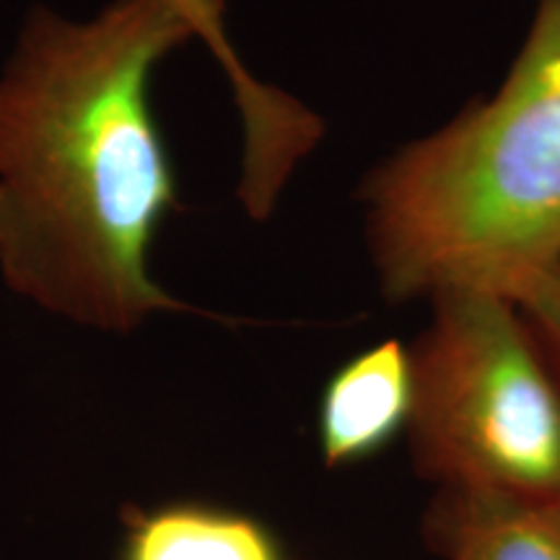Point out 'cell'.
I'll return each instance as SVG.
<instances>
[{
	"mask_svg": "<svg viewBox=\"0 0 560 560\" xmlns=\"http://www.w3.org/2000/svg\"><path fill=\"white\" fill-rule=\"evenodd\" d=\"M412 408L410 348L384 340L335 371L317 412L319 454L327 470L380 454L408 429Z\"/></svg>",
	"mask_w": 560,
	"mask_h": 560,
	"instance_id": "obj_5",
	"label": "cell"
},
{
	"mask_svg": "<svg viewBox=\"0 0 560 560\" xmlns=\"http://www.w3.org/2000/svg\"><path fill=\"white\" fill-rule=\"evenodd\" d=\"M192 24L195 39L226 73L242 120L240 200L255 221L270 219L299 164L317 149L325 125L296 96L262 83L244 66L226 26V0H174Z\"/></svg>",
	"mask_w": 560,
	"mask_h": 560,
	"instance_id": "obj_4",
	"label": "cell"
},
{
	"mask_svg": "<svg viewBox=\"0 0 560 560\" xmlns=\"http://www.w3.org/2000/svg\"><path fill=\"white\" fill-rule=\"evenodd\" d=\"M509 299L520 310L532 340L540 348L542 359L560 387V268L529 280Z\"/></svg>",
	"mask_w": 560,
	"mask_h": 560,
	"instance_id": "obj_8",
	"label": "cell"
},
{
	"mask_svg": "<svg viewBox=\"0 0 560 560\" xmlns=\"http://www.w3.org/2000/svg\"><path fill=\"white\" fill-rule=\"evenodd\" d=\"M120 560H285L262 522L208 503L125 506Z\"/></svg>",
	"mask_w": 560,
	"mask_h": 560,
	"instance_id": "obj_7",
	"label": "cell"
},
{
	"mask_svg": "<svg viewBox=\"0 0 560 560\" xmlns=\"http://www.w3.org/2000/svg\"><path fill=\"white\" fill-rule=\"evenodd\" d=\"M389 301L516 293L560 268V0H540L501 89L382 161L361 187Z\"/></svg>",
	"mask_w": 560,
	"mask_h": 560,
	"instance_id": "obj_2",
	"label": "cell"
},
{
	"mask_svg": "<svg viewBox=\"0 0 560 560\" xmlns=\"http://www.w3.org/2000/svg\"><path fill=\"white\" fill-rule=\"evenodd\" d=\"M190 39L174 0H112L83 21L26 13L0 75V276L13 293L117 335L192 312L151 276L182 208L151 86Z\"/></svg>",
	"mask_w": 560,
	"mask_h": 560,
	"instance_id": "obj_1",
	"label": "cell"
},
{
	"mask_svg": "<svg viewBox=\"0 0 560 560\" xmlns=\"http://www.w3.org/2000/svg\"><path fill=\"white\" fill-rule=\"evenodd\" d=\"M433 537L446 560H560V503L439 490Z\"/></svg>",
	"mask_w": 560,
	"mask_h": 560,
	"instance_id": "obj_6",
	"label": "cell"
},
{
	"mask_svg": "<svg viewBox=\"0 0 560 560\" xmlns=\"http://www.w3.org/2000/svg\"><path fill=\"white\" fill-rule=\"evenodd\" d=\"M410 348V452L439 490L560 503V387L506 293L444 289Z\"/></svg>",
	"mask_w": 560,
	"mask_h": 560,
	"instance_id": "obj_3",
	"label": "cell"
}]
</instances>
